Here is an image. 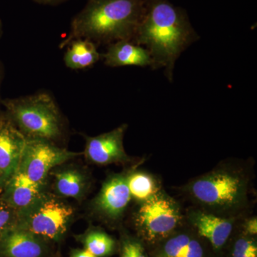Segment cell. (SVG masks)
I'll return each instance as SVG.
<instances>
[{"label":"cell","mask_w":257,"mask_h":257,"mask_svg":"<svg viewBox=\"0 0 257 257\" xmlns=\"http://www.w3.org/2000/svg\"><path fill=\"white\" fill-rule=\"evenodd\" d=\"M199 39L183 13L167 0H146L145 13L132 42L146 47L152 68H165L172 82L175 62Z\"/></svg>","instance_id":"cell-1"},{"label":"cell","mask_w":257,"mask_h":257,"mask_svg":"<svg viewBox=\"0 0 257 257\" xmlns=\"http://www.w3.org/2000/svg\"><path fill=\"white\" fill-rule=\"evenodd\" d=\"M146 0H89L74 17L60 48L79 39L95 45L133 40L145 13Z\"/></svg>","instance_id":"cell-2"},{"label":"cell","mask_w":257,"mask_h":257,"mask_svg":"<svg viewBox=\"0 0 257 257\" xmlns=\"http://www.w3.org/2000/svg\"><path fill=\"white\" fill-rule=\"evenodd\" d=\"M184 189L203 210L229 217L246 204L248 178L241 171L224 166L193 179Z\"/></svg>","instance_id":"cell-3"},{"label":"cell","mask_w":257,"mask_h":257,"mask_svg":"<svg viewBox=\"0 0 257 257\" xmlns=\"http://www.w3.org/2000/svg\"><path fill=\"white\" fill-rule=\"evenodd\" d=\"M9 118L27 139L55 143L63 138L64 120L55 101L39 92L5 101Z\"/></svg>","instance_id":"cell-4"},{"label":"cell","mask_w":257,"mask_h":257,"mask_svg":"<svg viewBox=\"0 0 257 257\" xmlns=\"http://www.w3.org/2000/svg\"><path fill=\"white\" fill-rule=\"evenodd\" d=\"M74 216L75 209L70 204L47 190L18 211L16 224L56 245L67 236Z\"/></svg>","instance_id":"cell-5"},{"label":"cell","mask_w":257,"mask_h":257,"mask_svg":"<svg viewBox=\"0 0 257 257\" xmlns=\"http://www.w3.org/2000/svg\"><path fill=\"white\" fill-rule=\"evenodd\" d=\"M182 219L179 204L160 191L150 200L142 203L135 214V225L143 239L155 243L170 236Z\"/></svg>","instance_id":"cell-6"},{"label":"cell","mask_w":257,"mask_h":257,"mask_svg":"<svg viewBox=\"0 0 257 257\" xmlns=\"http://www.w3.org/2000/svg\"><path fill=\"white\" fill-rule=\"evenodd\" d=\"M81 155V152L69 151L51 142L27 139L18 171L35 183L48 184L51 171Z\"/></svg>","instance_id":"cell-7"},{"label":"cell","mask_w":257,"mask_h":257,"mask_svg":"<svg viewBox=\"0 0 257 257\" xmlns=\"http://www.w3.org/2000/svg\"><path fill=\"white\" fill-rule=\"evenodd\" d=\"M133 169L106 178L91 204L94 215L109 224L119 222L127 209L132 197L128 189V174Z\"/></svg>","instance_id":"cell-8"},{"label":"cell","mask_w":257,"mask_h":257,"mask_svg":"<svg viewBox=\"0 0 257 257\" xmlns=\"http://www.w3.org/2000/svg\"><path fill=\"white\" fill-rule=\"evenodd\" d=\"M127 127V124H121L109 133L84 137L85 147L83 154L87 162L99 166L126 165L131 162L132 158L125 152L123 143Z\"/></svg>","instance_id":"cell-9"},{"label":"cell","mask_w":257,"mask_h":257,"mask_svg":"<svg viewBox=\"0 0 257 257\" xmlns=\"http://www.w3.org/2000/svg\"><path fill=\"white\" fill-rule=\"evenodd\" d=\"M55 244L15 224L0 236V257H55Z\"/></svg>","instance_id":"cell-10"},{"label":"cell","mask_w":257,"mask_h":257,"mask_svg":"<svg viewBox=\"0 0 257 257\" xmlns=\"http://www.w3.org/2000/svg\"><path fill=\"white\" fill-rule=\"evenodd\" d=\"M52 179V193L57 197L72 198L81 202L92 187V180L87 169L69 162L57 166L49 174Z\"/></svg>","instance_id":"cell-11"},{"label":"cell","mask_w":257,"mask_h":257,"mask_svg":"<svg viewBox=\"0 0 257 257\" xmlns=\"http://www.w3.org/2000/svg\"><path fill=\"white\" fill-rule=\"evenodd\" d=\"M26 142L9 117L0 119V189L18 172Z\"/></svg>","instance_id":"cell-12"},{"label":"cell","mask_w":257,"mask_h":257,"mask_svg":"<svg viewBox=\"0 0 257 257\" xmlns=\"http://www.w3.org/2000/svg\"><path fill=\"white\" fill-rule=\"evenodd\" d=\"M188 218L198 234L208 240L215 250L224 246L234 228V218L219 216L205 210L190 211Z\"/></svg>","instance_id":"cell-13"},{"label":"cell","mask_w":257,"mask_h":257,"mask_svg":"<svg viewBox=\"0 0 257 257\" xmlns=\"http://www.w3.org/2000/svg\"><path fill=\"white\" fill-rule=\"evenodd\" d=\"M47 190V184L35 183L18 172L0 192V199L17 211L28 207Z\"/></svg>","instance_id":"cell-14"},{"label":"cell","mask_w":257,"mask_h":257,"mask_svg":"<svg viewBox=\"0 0 257 257\" xmlns=\"http://www.w3.org/2000/svg\"><path fill=\"white\" fill-rule=\"evenodd\" d=\"M104 64L108 67L124 66L152 67L150 52L140 45L128 40H121L108 45L106 53L102 55Z\"/></svg>","instance_id":"cell-15"},{"label":"cell","mask_w":257,"mask_h":257,"mask_svg":"<svg viewBox=\"0 0 257 257\" xmlns=\"http://www.w3.org/2000/svg\"><path fill=\"white\" fill-rule=\"evenodd\" d=\"M96 45L90 40L79 39L69 43L64 55L66 67L71 69H83L92 67L100 60Z\"/></svg>","instance_id":"cell-16"},{"label":"cell","mask_w":257,"mask_h":257,"mask_svg":"<svg viewBox=\"0 0 257 257\" xmlns=\"http://www.w3.org/2000/svg\"><path fill=\"white\" fill-rule=\"evenodd\" d=\"M74 237L82 245L83 248L96 257L110 256L117 248L114 238L96 226H90L84 232L76 235Z\"/></svg>","instance_id":"cell-17"},{"label":"cell","mask_w":257,"mask_h":257,"mask_svg":"<svg viewBox=\"0 0 257 257\" xmlns=\"http://www.w3.org/2000/svg\"><path fill=\"white\" fill-rule=\"evenodd\" d=\"M160 255L165 257H204V251L196 238L186 233H179L169 236Z\"/></svg>","instance_id":"cell-18"},{"label":"cell","mask_w":257,"mask_h":257,"mask_svg":"<svg viewBox=\"0 0 257 257\" xmlns=\"http://www.w3.org/2000/svg\"><path fill=\"white\" fill-rule=\"evenodd\" d=\"M127 184L132 199L140 204L150 200L161 191L160 184L155 177L135 169L128 174Z\"/></svg>","instance_id":"cell-19"},{"label":"cell","mask_w":257,"mask_h":257,"mask_svg":"<svg viewBox=\"0 0 257 257\" xmlns=\"http://www.w3.org/2000/svg\"><path fill=\"white\" fill-rule=\"evenodd\" d=\"M119 247L120 257H147L143 242L130 235H121Z\"/></svg>","instance_id":"cell-20"},{"label":"cell","mask_w":257,"mask_h":257,"mask_svg":"<svg viewBox=\"0 0 257 257\" xmlns=\"http://www.w3.org/2000/svg\"><path fill=\"white\" fill-rule=\"evenodd\" d=\"M231 257H257V246L255 240L247 235L236 239Z\"/></svg>","instance_id":"cell-21"},{"label":"cell","mask_w":257,"mask_h":257,"mask_svg":"<svg viewBox=\"0 0 257 257\" xmlns=\"http://www.w3.org/2000/svg\"><path fill=\"white\" fill-rule=\"evenodd\" d=\"M18 211L0 199V236L16 223Z\"/></svg>","instance_id":"cell-22"},{"label":"cell","mask_w":257,"mask_h":257,"mask_svg":"<svg viewBox=\"0 0 257 257\" xmlns=\"http://www.w3.org/2000/svg\"><path fill=\"white\" fill-rule=\"evenodd\" d=\"M245 234L247 236H256L257 234V219L256 216L246 221L243 225Z\"/></svg>","instance_id":"cell-23"},{"label":"cell","mask_w":257,"mask_h":257,"mask_svg":"<svg viewBox=\"0 0 257 257\" xmlns=\"http://www.w3.org/2000/svg\"><path fill=\"white\" fill-rule=\"evenodd\" d=\"M68 257H96L84 248H73L69 252Z\"/></svg>","instance_id":"cell-24"},{"label":"cell","mask_w":257,"mask_h":257,"mask_svg":"<svg viewBox=\"0 0 257 257\" xmlns=\"http://www.w3.org/2000/svg\"><path fill=\"white\" fill-rule=\"evenodd\" d=\"M64 0H46V4H55V3H60Z\"/></svg>","instance_id":"cell-25"},{"label":"cell","mask_w":257,"mask_h":257,"mask_svg":"<svg viewBox=\"0 0 257 257\" xmlns=\"http://www.w3.org/2000/svg\"><path fill=\"white\" fill-rule=\"evenodd\" d=\"M34 1L40 4H46V0H34Z\"/></svg>","instance_id":"cell-26"},{"label":"cell","mask_w":257,"mask_h":257,"mask_svg":"<svg viewBox=\"0 0 257 257\" xmlns=\"http://www.w3.org/2000/svg\"><path fill=\"white\" fill-rule=\"evenodd\" d=\"M154 257H165L164 256H162V255H158V256H154Z\"/></svg>","instance_id":"cell-27"},{"label":"cell","mask_w":257,"mask_h":257,"mask_svg":"<svg viewBox=\"0 0 257 257\" xmlns=\"http://www.w3.org/2000/svg\"><path fill=\"white\" fill-rule=\"evenodd\" d=\"M0 28H1V23H0Z\"/></svg>","instance_id":"cell-28"},{"label":"cell","mask_w":257,"mask_h":257,"mask_svg":"<svg viewBox=\"0 0 257 257\" xmlns=\"http://www.w3.org/2000/svg\"></svg>","instance_id":"cell-29"}]
</instances>
